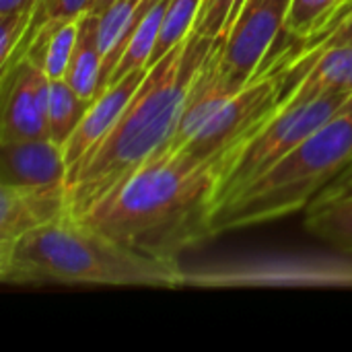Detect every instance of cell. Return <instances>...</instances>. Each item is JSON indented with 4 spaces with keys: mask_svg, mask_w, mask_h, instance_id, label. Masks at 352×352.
<instances>
[{
    "mask_svg": "<svg viewBox=\"0 0 352 352\" xmlns=\"http://www.w3.org/2000/svg\"><path fill=\"white\" fill-rule=\"evenodd\" d=\"M334 45H352V6L349 8V12L318 41V43H314L309 50H305V52H301V54H297V56H291V58H287V60H283V58H278V64L280 66H289V64H293V62H297V60H301V58H305V56H309V54H316V52H320V50H326V47H334Z\"/></svg>",
    "mask_w": 352,
    "mask_h": 352,
    "instance_id": "obj_25",
    "label": "cell"
},
{
    "mask_svg": "<svg viewBox=\"0 0 352 352\" xmlns=\"http://www.w3.org/2000/svg\"><path fill=\"white\" fill-rule=\"evenodd\" d=\"M146 72L148 68L134 70L128 76L120 78L118 82H111L93 99L82 120L78 122L76 130L62 146L68 169L74 167L82 157H87L111 132V128L116 126V122L128 107L130 99L138 91L140 82L144 80Z\"/></svg>",
    "mask_w": 352,
    "mask_h": 352,
    "instance_id": "obj_12",
    "label": "cell"
},
{
    "mask_svg": "<svg viewBox=\"0 0 352 352\" xmlns=\"http://www.w3.org/2000/svg\"><path fill=\"white\" fill-rule=\"evenodd\" d=\"M352 165V101L270 171L219 206L214 233L278 221L307 208Z\"/></svg>",
    "mask_w": 352,
    "mask_h": 352,
    "instance_id": "obj_4",
    "label": "cell"
},
{
    "mask_svg": "<svg viewBox=\"0 0 352 352\" xmlns=\"http://www.w3.org/2000/svg\"><path fill=\"white\" fill-rule=\"evenodd\" d=\"M280 70L285 72L280 105H299L330 93H352V45L320 50Z\"/></svg>",
    "mask_w": 352,
    "mask_h": 352,
    "instance_id": "obj_10",
    "label": "cell"
},
{
    "mask_svg": "<svg viewBox=\"0 0 352 352\" xmlns=\"http://www.w3.org/2000/svg\"><path fill=\"white\" fill-rule=\"evenodd\" d=\"M111 2H116V0H93V4H91V8H89V10L97 14V12H101L105 6H109Z\"/></svg>",
    "mask_w": 352,
    "mask_h": 352,
    "instance_id": "obj_27",
    "label": "cell"
},
{
    "mask_svg": "<svg viewBox=\"0 0 352 352\" xmlns=\"http://www.w3.org/2000/svg\"><path fill=\"white\" fill-rule=\"evenodd\" d=\"M167 4H169V0H157L151 6V10L144 14V19L136 27L128 47L124 50V54H122V58H120L113 74H111L109 85L118 82L120 78L128 76L134 70L151 66V58H153V52H155V45H157V39H159L161 21H163V14L167 10Z\"/></svg>",
    "mask_w": 352,
    "mask_h": 352,
    "instance_id": "obj_19",
    "label": "cell"
},
{
    "mask_svg": "<svg viewBox=\"0 0 352 352\" xmlns=\"http://www.w3.org/2000/svg\"><path fill=\"white\" fill-rule=\"evenodd\" d=\"M157 0H116L97 12V45L101 54L99 93L107 89L111 74L128 47L136 27Z\"/></svg>",
    "mask_w": 352,
    "mask_h": 352,
    "instance_id": "obj_14",
    "label": "cell"
},
{
    "mask_svg": "<svg viewBox=\"0 0 352 352\" xmlns=\"http://www.w3.org/2000/svg\"><path fill=\"white\" fill-rule=\"evenodd\" d=\"M50 85L52 80L45 72L29 58H23L16 66L2 72L0 142L50 138Z\"/></svg>",
    "mask_w": 352,
    "mask_h": 352,
    "instance_id": "obj_9",
    "label": "cell"
},
{
    "mask_svg": "<svg viewBox=\"0 0 352 352\" xmlns=\"http://www.w3.org/2000/svg\"><path fill=\"white\" fill-rule=\"evenodd\" d=\"M202 2L204 0H169L167 10L161 21V31H159V39L155 45L151 64L161 60L167 52L179 45L194 31Z\"/></svg>",
    "mask_w": 352,
    "mask_h": 352,
    "instance_id": "obj_22",
    "label": "cell"
},
{
    "mask_svg": "<svg viewBox=\"0 0 352 352\" xmlns=\"http://www.w3.org/2000/svg\"><path fill=\"white\" fill-rule=\"evenodd\" d=\"M78 23L80 19L66 21V23H52L45 25L33 37L25 58L35 62L50 80H58L66 76L78 37Z\"/></svg>",
    "mask_w": 352,
    "mask_h": 352,
    "instance_id": "obj_18",
    "label": "cell"
},
{
    "mask_svg": "<svg viewBox=\"0 0 352 352\" xmlns=\"http://www.w3.org/2000/svg\"><path fill=\"white\" fill-rule=\"evenodd\" d=\"M192 289H352V258L280 254L184 268Z\"/></svg>",
    "mask_w": 352,
    "mask_h": 352,
    "instance_id": "obj_7",
    "label": "cell"
},
{
    "mask_svg": "<svg viewBox=\"0 0 352 352\" xmlns=\"http://www.w3.org/2000/svg\"><path fill=\"white\" fill-rule=\"evenodd\" d=\"M214 41L194 29L179 45L148 66L111 132L68 169L70 217L80 219L120 179L171 146L190 91Z\"/></svg>",
    "mask_w": 352,
    "mask_h": 352,
    "instance_id": "obj_2",
    "label": "cell"
},
{
    "mask_svg": "<svg viewBox=\"0 0 352 352\" xmlns=\"http://www.w3.org/2000/svg\"><path fill=\"white\" fill-rule=\"evenodd\" d=\"M68 214L66 186L12 188L0 186V248L25 233Z\"/></svg>",
    "mask_w": 352,
    "mask_h": 352,
    "instance_id": "obj_13",
    "label": "cell"
},
{
    "mask_svg": "<svg viewBox=\"0 0 352 352\" xmlns=\"http://www.w3.org/2000/svg\"><path fill=\"white\" fill-rule=\"evenodd\" d=\"M217 43V41H214ZM214 45L196 76L169 151L196 159H219L252 136L280 105L285 74L276 58H268L256 78L235 93L221 89L212 64Z\"/></svg>",
    "mask_w": 352,
    "mask_h": 352,
    "instance_id": "obj_5",
    "label": "cell"
},
{
    "mask_svg": "<svg viewBox=\"0 0 352 352\" xmlns=\"http://www.w3.org/2000/svg\"><path fill=\"white\" fill-rule=\"evenodd\" d=\"M93 0H35L33 4V14H31V23H29V29L19 45V50L12 54V58L8 60L6 66L0 68V72H6L10 70L12 66H16L25 56H27V50L33 41V37L45 27V25H52V23H66V21H74V19H80L89 8H91Z\"/></svg>",
    "mask_w": 352,
    "mask_h": 352,
    "instance_id": "obj_21",
    "label": "cell"
},
{
    "mask_svg": "<svg viewBox=\"0 0 352 352\" xmlns=\"http://www.w3.org/2000/svg\"><path fill=\"white\" fill-rule=\"evenodd\" d=\"M291 0H245L227 37L212 54L214 76L223 91L235 93L260 74L285 29Z\"/></svg>",
    "mask_w": 352,
    "mask_h": 352,
    "instance_id": "obj_8",
    "label": "cell"
},
{
    "mask_svg": "<svg viewBox=\"0 0 352 352\" xmlns=\"http://www.w3.org/2000/svg\"><path fill=\"white\" fill-rule=\"evenodd\" d=\"M221 171L223 157L202 161L167 148L120 179L80 221L130 250L177 260L217 237Z\"/></svg>",
    "mask_w": 352,
    "mask_h": 352,
    "instance_id": "obj_1",
    "label": "cell"
},
{
    "mask_svg": "<svg viewBox=\"0 0 352 352\" xmlns=\"http://www.w3.org/2000/svg\"><path fill=\"white\" fill-rule=\"evenodd\" d=\"M66 175L68 165L64 159V151L50 138L0 142V186H66Z\"/></svg>",
    "mask_w": 352,
    "mask_h": 352,
    "instance_id": "obj_11",
    "label": "cell"
},
{
    "mask_svg": "<svg viewBox=\"0 0 352 352\" xmlns=\"http://www.w3.org/2000/svg\"><path fill=\"white\" fill-rule=\"evenodd\" d=\"M351 101L352 93H330L299 105H278L252 136L223 155L219 206L270 171Z\"/></svg>",
    "mask_w": 352,
    "mask_h": 352,
    "instance_id": "obj_6",
    "label": "cell"
},
{
    "mask_svg": "<svg viewBox=\"0 0 352 352\" xmlns=\"http://www.w3.org/2000/svg\"><path fill=\"white\" fill-rule=\"evenodd\" d=\"M0 280L6 285L179 289L184 266L179 260L130 250L85 221L64 214L0 248Z\"/></svg>",
    "mask_w": 352,
    "mask_h": 352,
    "instance_id": "obj_3",
    "label": "cell"
},
{
    "mask_svg": "<svg viewBox=\"0 0 352 352\" xmlns=\"http://www.w3.org/2000/svg\"><path fill=\"white\" fill-rule=\"evenodd\" d=\"M336 194H342V192H336ZM346 194H349V192H346ZM351 194H352V192H351Z\"/></svg>",
    "mask_w": 352,
    "mask_h": 352,
    "instance_id": "obj_28",
    "label": "cell"
},
{
    "mask_svg": "<svg viewBox=\"0 0 352 352\" xmlns=\"http://www.w3.org/2000/svg\"><path fill=\"white\" fill-rule=\"evenodd\" d=\"M351 6L352 0H291L283 33L299 43V47L280 54L285 56L283 60L297 56L318 43L349 12Z\"/></svg>",
    "mask_w": 352,
    "mask_h": 352,
    "instance_id": "obj_15",
    "label": "cell"
},
{
    "mask_svg": "<svg viewBox=\"0 0 352 352\" xmlns=\"http://www.w3.org/2000/svg\"><path fill=\"white\" fill-rule=\"evenodd\" d=\"M31 14H33V8L0 14V68L6 66L8 60L12 58V54L19 50V45L29 29Z\"/></svg>",
    "mask_w": 352,
    "mask_h": 352,
    "instance_id": "obj_24",
    "label": "cell"
},
{
    "mask_svg": "<svg viewBox=\"0 0 352 352\" xmlns=\"http://www.w3.org/2000/svg\"><path fill=\"white\" fill-rule=\"evenodd\" d=\"M64 78L74 89V93L89 103H93V99L99 95L101 54L97 45V14L91 10L80 16L74 54Z\"/></svg>",
    "mask_w": 352,
    "mask_h": 352,
    "instance_id": "obj_17",
    "label": "cell"
},
{
    "mask_svg": "<svg viewBox=\"0 0 352 352\" xmlns=\"http://www.w3.org/2000/svg\"><path fill=\"white\" fill-rule=\"evenodd\" d=\"M305 229L336 250L352 254V194L322 192L309 206Z\"/></svg>",
    "mask_w": 352,
    "mask_h": 352,
    "instance_id": "obj_16",
    "label": "cell"
},
{
    "mask_svg": "<svg viewBox=\"0 0 352 352\" xmlns=\"http://www.w3.org/2000/svg\"><path fill=\"white\" fill-rule=\"evenodd\" d=\"M243 2L245 0H204L194 29L200 35H206L212 39H219V37L225 39Z\"/></svg>",
    "mask_w": 352,
    "mask_h": 352,
    "instance_id": "obj_23",
    "label": "cell"
},
{
    "mask_svg": "<svg viewBox=\"0 0 352 352\" xmlns=\"http://www.w3.org/2000/svg\"><path fill=\"white\" fill-rule=\"evenodd\" d=\"M89 101L80 99L74 89L66 82V78L52 80L50 85V109H47V134L50 140L58 146H64L66 140L76 130L85 111L89 109Z\"/></svg>",
    "mask_w": 352,
    "mask_h": 352,
    "instance_id": "obj_20",
    "label": "cell"
},
{
    "mask_svg": "<svg viewBox=\"0 0 352 352\" xmlns=\"http://www.w3.org/2000/svg\"><path fill=\"white\" fill-rule=\"evenodd\" d=\"M33 4H35V0H0V14L29 10V8H33Z\"/></svg>",
    "mask_w": 352,
    "mask_h": 352,
    "instance_id": "obj_26",
    "label": "cell"
}]
</instances>
